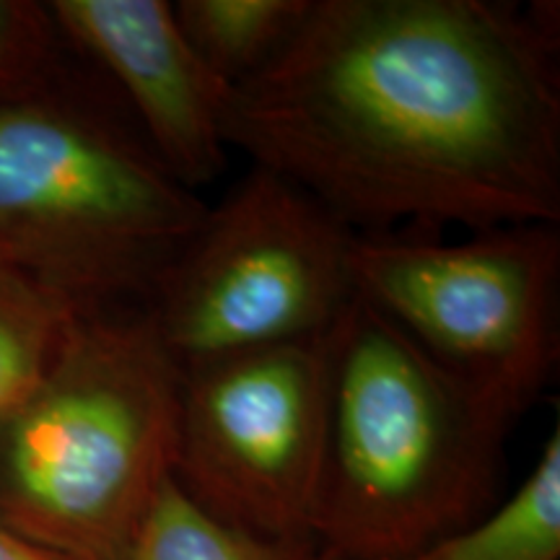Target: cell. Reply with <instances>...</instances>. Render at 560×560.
I'll use <instances>...</instances> for the list:
<instances>
[{"label": "cell", "mask_w": 560, "mask_h": 560, "mask_svg": "<svg viewBox=\"0 0 560 560\" xmlns=\"http://www.w3.org/2000/svg\"><path fill=\"white\" fill-rule=\"evenodd\" d=\"M312 0L226 140L359 234L560 221L558 11Z\"/></svg>", "instance_id": "6da1fadb"}, {"label": "cell", "mask_w": 560, "mask_h": 560, "mask_svg": "<svg viewBox=\"0 0 560 560\" xmlns=\"http://www.w3.org/2000/svg\"><path fill=\"white\" fill-rule=\"evenodd\" d=\"M327 425L314 540L402 560L493 509L516 420L353 296L325 338Z\"/></svg>", "instance_id": "7a4b0ae2"}, {"label": "cell", "mask_w": 560, "mask_h": 560, "mask_svg": "<svg viewBox=\"0 0 560 560\" xmlns=\"http://www.w3.org/2000/svg\"><path fill=\"white\" fill-rule=\"evenodd\" d=\"M179 387L143 306H81L0 425V524L62 560H120L172 480Z\"/></svg>", "instance_id": "3957f363"}, {"label": "cell", "mask_w": 560, "mask_h": 560, "mask_svg": "<svg viewBox=\"0 0 560 560\" xmlns=\"http://www.w3.org/2000/svg\"><path fill=\"white\" fill-rule=\"evenodd\" d=\"M208 202L100 107L47 79L0 96V265L79 304L136 299L192 236Z\"/></svg>", "instance_id": "277c9868"}, {"label": "cell", "mask_w": 560, "mask_h": 560, "mask_svg": "<svg viewBox=\"0 0 560 560\" xmlns=\"http://www.w3.org/2000/svg\"><path fill=\"white\" fill-rule=\"evenodd\" d=\"M355 236L299 185L252 166L206 208L143 310L179 369L319 340L355 296Z\"/></svg>", "instance_id": "5b68a950"}, {"label": "cell", "mask_w": 560, "mask_h": 560, "mask_svg": "<svg viewBox=\"0 0 560 560\" xmlns=\"http://www.w3.org/2000/svg\"><path fill=\"white\" fill-rule=\"evenodd\" d=\"M350 276L355 296L503 416L516 420L540 397L558 361L552 223L465 242L359 234Z\"/></svg>", "instance_id": "8992f818"}, {"label": "cell", "mask_w": 560, "mask_h": 560, "mask_svg": "<svg viewBox=\"0 0 560 560\" xmlns=\"http://www.w3.org/2000/svg\"><path fill=\"white\" fill-rule=\"evenodd\" d=\"M325 338L182 369L172 478L210 516L270 540H314Z\"/></svg>", "instance_id": "52a82bcc"}, {"label": "cell", "mask_w": 560, "mask_h": 560, "mask_svg": "<svg viewBox=\"0 0 560 560\" xmlns=\"http://www.w3.org/2000/svg\"><path fill=\"white\" fill-rule=\"evenodd\" d=\"M55 26L125 91L143 140L187 190L226 172L231 89L174 19L170 0H55Z\"/></svg>", "instance_id": "ba28073f"}, {"label": "cell", "mask_w": 560, "mask_h": 560, "mask_svg": "<svg viewBox=\"0 0 560 560\" xmlns=\"http://www.w3.org/2000/svg\"><path fill=\"white\" fill-rule=\"evenodd\" d=\"M402 560H560V431L501 506Z\"/></svg>", "instance_id": "9c48e42d"}, {"label": "cell", "mask_w": 560, "mask_h": 560, "mask_svg": "<svg viewBox=\"0 0 560 560\" xmlns=\"http://www.w3.org/2000/svg\"><path fill=\"white\" fill-rule=\"evenodd\" d=\"M312 0H177L172 3L182 34L200 60L242 86L268 68L304 24Z\"/></svg>", "instance_id": "30bf717a"}, {"label": "cell", "mask_w": 560, "mask_h": 560, "mask_svg": "<svg viewBox=\"0 0 560 560\" xmlns=\"http://www.w3.org/2000/svg\"><path fill=\"white\" fill-rule=\"evenodd\" d=\"M120 560H340L317 540H270L210 516L174 478Z\"/></svg>", "instance_id": "8fae6325"}, {"label": "cell", "mask_w": 560, "mask_h": 560, "mask_svg": "<svg viewBox=\"0 0 560 560\" xmlns=\"http://www.w3.org/2000/svg\"><path fill=\"white\" fill-rule=\"evenodd\" d=\"M81 306L0 265V425L37 389Z\"/></svg>", "instance_id": "7c38bea8"}, {"label": "cell", "mask_w": 560, "mask_h": 560, "mask_svg": "<svg viewBox=\"0 0 560 560\" xmlns=\"http://www.w3.org/2000/svg\"><path fill=\"white\" fill-rule=\"evenodd\" d=\"M58 37L47 5L0 0V96L47 79Z\"/></svg>", "instance_id": "4fadbf2b"}, {"label": "cell", "mask_w": 560, "mask_h": 560, "mask_svg": "<svg viewBox=\"0 0 560 560\" xmlns=\"http://www.w3.org/2000/svg\"><path fill=\"white\" fill-rule=\"evenodd\" d=\"M0 560H62L52 552L37 548V545L24 540V537L13 535L0 524Z\"/></svg>", "instance_id": "5bb4252c"}]
</instances>
